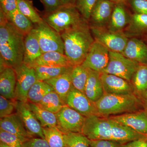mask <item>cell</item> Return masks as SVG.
<instances>
[{
	"instance_id": "6da1fadb",
	"label": "cell",
	"mask_w": 147,
	"mask_h": 147,
	"mask_svg": "<svg viewBox=\"0 0 147 147\" xmlns=\"http://www.w3.org/2000/svg\"><path fill=\"white\" fill-rule=\"evenodd\" d=\"M82 133L90 140H110L121 144L147 135L136 132L109 117L98 115L86 118Z\"/></svg>"
},
{
	"instance_id": "7a4b0ae2",
	"label": "cell",
	"mask_w": 147,
	"mask_h": 147,
	"mask_svg": "<svg viewBox=\"0 0 147 147\" xmlns=\"http://www.w3.org/2000/svg\"><path fill=\"white\" fill-rule=\"evenodd\" d=\"M24 36L0 10V59L7 67L15 69L24 63Z\"/></svg>"
},
{
	"instance_id": "3957f363",
	"label": "cell",
	"mask_w": 147,
	"mask_h": 147,
	"mask_svg": "<svg viewBox=\"0 0 147 147\" xmlns=\"http://www.w3.org/2000/svg\"><path fill=\"white\" fill-rule=\"evenodd\" d=\"M64 55L73 66L82 64L95 41L89 21H84L61 34Z\"/></svg>"
},
{
	"instance_id": "277c9868",
	"label": "cell",
	"mask_w": 147,
	"mask_h": 147,
	"mask_svg": "<svg viewBox=\"0 0 147 147\" xmlns=\"http://www.w3.org/2000/svg\"><path fill=\"white\" fill-rule=\"evenodd\" d=\"M95 104L98 115L103 117L145 110L144 100L134 93L125 94L104 93Z\"/></svg>"
},
{
	"instance_id": "5b68a950",
	"label": "cell",
	"mask_w": 147,
	"mask_h": 147,
	"mask_svg": "<svg viewBox=\"0 0 147 147\" xmlns=\"http://www.w3.org/2000/svg\"><path fill=\"white\" fill-rule=\"evenodd\" d=\"M40 15L43 21L60 34L86 20L74 5H63L53 12H44Z\"/></svg>"
},
{
	"instance_id": "8992f818",
	"label": "cell",
	"mask_w": 147,
	"mask_h": 147,
	"mask_svg": "<svg viewBox=\"0 0 147 147\" xmlns=\"http://www.w3.org/2000/svg\"><path fill=\"white\" fill-rule=\"evenodd\" d=\"M34 30L42 53L56 51L64 54V46L60 34L42 21L34 24Z\"/></svg>"
},
{
	"instance_id": "52a82bcc",
	"label": "cell",
	"mask_w": 147,
	"mask_h": 147,
	"mask_svg": "<svg viewBox=\"0 0 147 147\" xmlns=\"http://www.w3.org/2000/svg\"><path fill=\"white\" fill-rule=\"evenodd\" d=\"M139 64L125 57L121 53L110 51L109 63L102 73L116 75L131 82Z\"/></svg>"
},
{
	"instance_id": "ba28073f",
	"label": "cell",
	"mask_w": 147,
	"mask_h": 147,
	"mask_svg": "<svg viewBox=\"0 0 147 147\" xmlns=\"http://www.w3.org/2000/svg\"><path fill=\"white\" fill-rule=\"evenodd\" d=\"M90 26L95 41L100 42L110 51L121 53L123 52L129 40L123 31L112 32L106 28Z\"/></svg>"
},
{
	"instance_id": "9c48e42d",
	"label": "cell",
	"mask_w": 147,
	"mask_h": 147,
	"mask_svg": "<svg viewBox=\"0 0 147 147\" xmlns=\"http://www.w3.org/2000/svg\"><path fill=\"white\" fill-rule=\"evenodd\" d=\"M57 127L63 134L82 132L86 118L81 114L65 105L56 114Z\"/></svg>"
},
{
	"instance_id": "30bf717a",
	"label": "cell",
	"mask_w": 147,
	"mask_h": 147,
	"mask_svg": "<svg viewBox=\"0 0 147 147\" xmlns=\"http://www.w3.org/2000/svg\"><path fill=\"white\" fill-rule=\"evenodd\" d=\"M14 69L16 76L15 100L28 102V93L33 85L37 81L35 69L23 63Z\"/></svg>"
},
{
	"instance_id": "8fae6325",
	"label": "cell",
	"mask_w": 147,
	"mask_h": 147,
	"mask_svg": "<svg viewBox=\"0 0 147 147\" xmlns=\"http://www.w3.org/2000/svg\"><path fill=\"white\" fill-rule=\"evenodd\" d=\"M110 59V50L100 42L95 41L82 65L88 69L102 73Z\"/></svg>"
},
{
	"instance_id": "7c38bea8",
	"label": "cell",
	"mask_w": 147,
	"mask_h": 147,
	"mask_svg": "<svg viewBox=\"0 0 147 147\" xmlns=\"http://www.w3.org/2000/svg\"><path fill=\"white\" fill-rule=\"evenodd\" d=\"M66 105L88 117L92 115H98L95 102L90 100L86 95L73 88L69 92L66 100Z\"/></svg>"
},
{
	"instance_id": "4fadbf2b",
	"label": "cell",
	"mask_w": 147,
	"mask_h": 147,
	"mask_svg": "<svg viewBox=\"0 0 147 147\" xmlns=\"http://www.w3.org/2000/svg\"><path fill=\"white\" fill-rule=\"evenodd\" d=\"M16 113L21 118L27 131L34 137L45 139L42 127L33 113L28 102H16Z\"/></svg>"
},
{
	"instance_id": "5bb4252c",
	"label": "cell",
	"mask_w": 147,
	"mask_h": 147,
	"mask_svg": "<svg viewBox=\"0 0 147 147\" xmlns=\"http://www.w3.org/2000/svg\"><path fill=\"white\" fill-rule=\"evenodd\" d=\"M109 117L136 132L147 135V114L145 110Z\"/></svg>"
},
{
	"instance_id": "9a60e30c",
	"label": "cell",
	"mask_w": 147,
	"mask_h": 147,
	"mask_svg": "<svg viewBox=\"0 0 147 147\" xmlns=\"http://www.w3.org/2000/svg\"><path fill=\"white\" fill-rule=\"evenodd\" d=\"M115 4L110 0H97L93 8L89 23L90 26L106 28Z\"/></svg>"
},
{
	"instance_id": "2e32d148",
	"label": "cell",
	"mask_w": 147,
	"mask_h": 147,
	"mask_svg": "<svg viewBox=\"0 0 147 147\" xmlns=\"http://www.w3.org/2000/svg\"><path fill=\"white\" fill-rule=\"evenodd\" d=\"M100 78L104 93L125 94L134 93L131 82L121 77L109 74L101 73Z\"/></svg>"
},
{
	"instance_id": "e0dca14e",
	"label": "cell",
	"mask_w": 147,
	"mask_h": 147,
	"mask_svg": "<svg viewBox=\"0 0 147 147\" xmlns=\"http://www.w3.org/2000/svg\"><path fill=\"white\" fill-rule=\"evenodd\" d=\"M0 129L16 135L24 142L34 137L27 131L21 118L16 113L1 118Z\"/></svg>"
},
{
	"instance_id": "ac0fdd59",
	"label": "cell",
	"mask_w": 147,
	"mask_h": 147,
	"mask_svg": "<svg viewBox=\"0 0 147 147\" xmlns=\"http://www.w3.org/2000/svg\"><path fill=\"white\" fill-rule=\"evenodd\" d=\"M121 54L140 64L147 65V45L142 40L135 37L129 39Z\"/></svg>"
},
{
	"instance_id": "d6986e66",
	"label": "cell",
	"mask_w": 147,
	"mask_h": 147,
	"mask_svg": "<svg viewBox=\"0 0 147 147\" xmlns=\"http://www.w3.org/2000/svg\"><path fill=\"white\" fill-rule=\"evenodd\" d=\"M24 45V63L30 66L42 54L33 29L25 35Z\"/></svg>"
},
{
	"instance_id": "ffe728a7",
	"label": "cell",
	"mask_w": 147,
	"mask_h": 147,
	"mask_svg": "<svg viewBox=\"0 0 147 147\" xmlns=\"http://www.w3.org/2000/svg\"><path fill=\"white\" fill-rule=\"evenodd\" d=\"M0 73L1 95L8 99L16 100V76L15 69L12 67H7Z\"/></svg>"
},
{
	"instance_id": "44dd1931",
	"label": "cell",
	"mask_w": 147,
	"mask_h": 147,
	"mask_svg": "<svg viewBox=\"0 0 147 147\" xmlns=\"http://www.w3.org/2000/svg\"><path fill=\"white\" fill-rule=\"evenodd\" d=\"M101 73L89 69V75L84 94L93 102H96L104 94L100 78Z\"/></svg>"
},
{
	"instance_id": "7402d4cb",
	"label": "cell",
	"mask_w": 147,
	"mask_h": 147,
	"mask_svg": "<svg viewBox=\"0 0 147 147\" xmlns=\"http://www.w3.org/2000/svg\"><path fill=\"white\" fill-rule=\"evenodd\" d=\"M71 69H72L65 73L45 81L53 88L54 91L57 94L65 105L67 97L74 88L71 82Z\"/></svg>"
},
{
	"instance_id": "603a6c76",
	"label": "cell",
	"mask_w": 147,
	"mask_h": 147,
	"mask_svg": "<svg viewBox=\"0 0 147 147\" xmlns=\"http://www.w3.org/2000/svg\"><path fill=\"white\" fill-rule=\"evenodd\" d=\"M38 66L50 67L73 66L64 54L56 51L46 52L30 66L32 67Z\"/></svg>"
},
{
	"instance_id": "cb8c5ba5",
	"label": "cell",
	"mask_w": 147,
	"mask_h": 147,
	"mask_svg": "<svg viewBox=\"0 0 147 147\" xmlns=\"http://www.w3.org/2000/svg\"><path fill=\"white\" fill-rule=\"evenodd\" d=\"M130 18L123 4H115L107 29L112 32L123 31L129 24Z\"/></svg>"
},
{
	"instance_id": "d4e9b609",
	"label": "cell",
	"mask_w": 147,
	"mask_h": 147,
	"mask_svg": "<svg viewBox=\"0 0 147 147\" xmlns=\"http://www.w3.org/2000/svg\"><path fill=\"white\" fill-rule=\"evenodd\" d=\"M124 33L127 37L138 36L147 34V14L135 13L131 16Z\"/></svg>"
},
{
	"instance_id": "484cf974",
	"label": "cell",
	"mask_w": 147,
	"mask_h": 147,
	"mask_svg": "<svg viewBox=\"0 0 147 147\" xmlns=\"http://www.w3.org/2000/svg\"><path fill=\"white\" fill-rule=\"evenodd\" d=\"M131 83L134 93L144 100L147 90V65L139 64L132 76Z\"/></svg>"
},
{
	"instance_id": "4316f807",
	"label": "cell",
	"mask_w": 147,
	"mask_h": 147,
	"mask_svg": "<svg viewBox=\"0 0 147 147\" xmlns=\"http://www.w3.org/2000/svg\"><path fill=\"white\" fill-rule=\"evenodd\" d=\"M5 15L9 22L24 36L30 32L34 28V24L18 8L9 14Z\"/></svg>"
},
{
	"instance_id": "83f0119b",
	"label": "cell",
	"mask_w": 147,
	"mask_h": 147,
	"mask_svg": "<svg viewBox=\"0 0 147 147\" xmlns=\"http://www.w3.org/2000/svg\"><path fill=\"white\" fill-rule=\"evenodd\" d=\"M28 103L31 109L42 127H57V122L56 114L47 111L35 103L31 102Z\"/></svg>"
},
{
	"instance_id": "f1b7e54d",
	"label": "cell",
	"mask_w": 147,
	"mask_h": 147,
	"mask_svg": "<svg viewBox=\"0 0 147 147\" xmlns=\"http://www.w3.org/2000/svg\"><path fill=\"white\" fill-rule=\"evenodd\" d=\"M73 66H38L34 67L37 81L45 82L71 70Z\"/></svg>"
},
{
	"instance_id": "f546056e",
	"label": "cell",
	"mask_w": 147,
	"mask_h": 147,
	"mask_svg": "<svg viewBox=\"0 0 147 147\" xmlns=\"http://www.w3.org/2000/svg\"><path fill=\"white\" fill-rule=\"evenodd\" d=\"M53 91V88L46 82L37 81L29 90L28 102L37 104L47 94Z\"/></svg>"
},
{
	"instance_id": "4dcf8cb0",
	"label": "cell",
	"mask_w": 147,
	"mask_h": 147,
	"mask_svg": "<svg viewBox=\"0 0 147 147\" xmlns=\"http://www.w3.org/2000/svg\"><path fill=\"white\" fill-rule=\"evenodd\" d=\"M89 75V69L82 64L74 66L71 71V79L74 88L84 93Z\"/></svg>"
},
{
	"instance_id": "1f68e13d",
	"label": "cell",
	"mask_w": 147,
	"mask_h": 147,
	"mask_svg": "<svg viewBox=\"0 0 147 147\" xmlns=\"http://www.w3.org/2000/svg\"><path fill=\"white\" fill-rule=\"evenodd\" d=\"M38 105L47 111L57 114L65 104L56 92L48 93L42 98Z\"/></svg>"
},
{
	"instance_id": "d6a6232c",
	"label": "cell",
	"mask_w": 147,
	"mask_h": 147,
	"mask_svg": "<svg viewBox=\"0 0 147 147\" xmlns=\"http://www.w3.org/2000/svg\"><path fill=\"white\" fill-rule=\"evenodd\" d=\"M17 3L18 10L34 24H38L43 21L31 0H17Z\"/></svg>"
},
{
	"instance_id": "836d02e7",
	"label": "cell",
	"mask_w": 147,
	"mask_h": 147,
	"mask_svg": "<svg viewBox=\"0 0 147 147\" xmlns=\"http://www.w3.org/2000/svg\"><path fill=\"white\" fill-rule=\"evenodd\" d=\"M42 131L50 147H65L63 134L57 127H42Z\"/></svg>"
},
{
	"instance_id": "e575fe53",
	"label": "cell",
	"mask_w": 147,
	"mask_h": 147,
	"mask_svg": "<svg viewBox=\"0 0 147 147\" xmlns=\"http://www.w3.org/2000/svg\"><path fill=\"white\" fill-rule=\"evenodd\" d=\"M65 147H90L91 140L81 132L63 134Z\"/></svg>"
},
{
	"instance_id": "d590c367",
	"label": "cell",
	"mask_w": 147,
	"mask_h": 147,
	"mask_svg": "<svg viewBox=\"0 0 147 147\" xmlns=\"http://www.w3.org/2000/svg\"><path fill=\"white\" fill-rule=\"evenodd\" d=\"M97 0H76L75 6L82 16L89 21L93 8Z\"/></svg>"
},
{
	"instance_id": "8d00e7d4",
	"label": "cell",
	"mask_w": 147,
	"mask_h": 147,
	"mask_svg": "<svg viewBox=\"0 0 147 147\" xmlns=\"http://www.w3.org/2000/svg\"><path fill=\"white\" fill-rule=\"evenodd\" d=\"M16 100L8 99L0 96V118L7 117L16 111Z\"/></svg>"
},
{
	"instance_id": "74e56055",
	"label": "cell",
	"mask_w": 147,
	"mask_h": 147,
	"mask_svg": "<svg viewBox=\"0 0 147 147\" xmlns=\"http://www.w3.org/2000/svg\"><path fill=\"white\" fill-rule=\"evenodd\" d=\"M0 141L8 146L14 147H22L24 142L19 137L0 129Z\"/></svg>"
},
{
	"instance_id": "f35d334b",
	"label": "cell",
	"mask_w": 147,
	"mask_h": 147,
	"mask_svg": "<svg viewBox=\"0 0 147 147\" xmlns=\"http://www.w3.org/2000/svg\"><path fill=\"white\" fill-rule=\"evenodd\" d=\"M17 8V0H0V10L5 15Z\"/></svg>"
},
{
	"instance_id": "ab89813d",
	"label": "cell",
	"mask_w": 147,
	"mask_h": 147,
	"mask_svg": "<svg viewBox=\"0 0 147 147\" xmlns=\"http://www.w3.org/2000/svg\"><path fill=\"white\" fill-rule=\"evenodd\" d=\"M22 147H50L45 139L33 137L24 142Z\"/></svg>"
},
{
	"instance_id": "60d3db41",
	"label": "cell",
	"mask_w": 147,
	"mask_h": 147,
	"mask_svg": "<svg viewBox=\"0 0 147 147\" xmlns=\"http://www.w3.org/2000/svg\"><path fill=\"white\" fill-rule=\"evenodd\" d=\"M130 4L135 13L147 14V0H131Z\"/></svg>"
},
{
	"instance_id": "b9f144b4",
	"label": "cell",
	"mask_w": 147,
	"mask_h": 147,
	"mask_svg": "<svg viewBox=\"0 0 147 147\" xmlns=\"http://www.w3.org/2000/svg\"><path fill=\"white\" fill-rule=\"evenodd\" d=\"M122 144L110 140H91L90 147H122Z\"/></svg>"
},
{
	"instance_id": "7bdbcfd3",
	"label": "cell",
	"mask_w": 147,
	"mask_h": 147,
	"mask_svg": "<svg viewBox=\"0 0 147 147\" xmlns=\"http://www.w3.org/2000/svg\"><path fill=\"white\" fill-rule=\"evenodd\" d=\"M44 7V12H53L63 5L60 0H40Z\"/></svg>"
},
{
	"instance_id": "ee69618b",
	"label": "cell",
	"mask_w": 147,
	"mask_h": 147,
	"mask_svg": "<svg viewBox=\"0 0 147 147\" xmlns=\"http://www.w3.org/2000/svg\"><path fill=\"white\" fill-rule=\"evenodd\" d=\"M122 147H147V135L142 138L123 144Z\"/></svg>"
},
{
	"instance_id": "f6af8a7d",
	"label": "cell",
	"mask_w": 147,
	"mask_h": 147,
	"mask_svg": "<svg viewBox=\"0 0 147 147\" xmlns=\"http://www.w3.org/2000/svg\"><path fill=\"white\" fill-rule=\"evenodd\" d=\"M63 5H75L76 0H60Z\"/></svg>"
},
{
	"instance_id": "bcb514c9",
	"label": "cell",
	"mask_w": 147,
	"mask_h": 147,
	"mask_svg": "<svg viewBox=\"0 0 147 147\" xmlns=\"http://www.w3.org/2000/svg\"><path fill=\"white\" fill-rule=\"evenodd\" d=\"M115 3V4H123L126 2L127 0H110Z\"/></svg>"
},
{
	"instance_id": "7dc6e473",
	"label": "cell",
	"mask_w": 147,
	"mask_h": 147,
	"mask_svg": "<svg viewBox=\"0 0 147 147\" xmlns=\"http://www.w3.org/2000/svg\"><path fill=\"white\" fill-rule=\"evenodd\" d=\"M144 109L147 114V100L145 99L144 100Z\"/></svg>"
},
{
	"instance_id": "c3c4849f",
	"label": "cell",
	"mask_w": 147,
	"mask_h": 147,
	"mask_svg": "<svg viewBox=\"0 0 147 147\" xmlns=\"http://www.w3.org/2000/svg\"><path fill=\"white\" fill-rule=\"evenodd\" d=\"M0 147H14L12 146H8L0 142Z\"/></svg>"
},
{
	"instance_id": "681fc988",
	"label": "cell",
	"mask_w": 147,
	"mask_h": 147,
	"mask_svg": "<svg viewBox=\"0 0 147 147\" xmlns=\"http://www.w3.org/2000/svg\"><path fill=\"white\" fill-rule=\"evenodd\" d=\"M145 99H147V90L146 92V93H145L144 97V100Z\"/></svg>"
}]
</instances>
